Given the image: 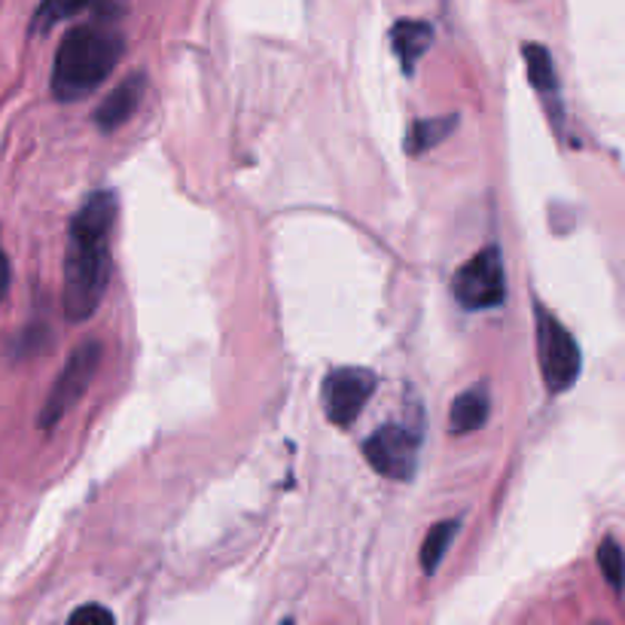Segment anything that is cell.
<instances>
[{
    "label": "cell",
    "mask_w": 625,
    "mask_h": 625,
    "mask_svg": "<svg viewBox=\"0 0 625 625\" xmlns=\"http://www.w3.org/2000/svg\"><path fill=\"white\" fill-rule=\"evenodd\" d=\"M117 192L98 189L73 214L65 250L61 311L68 320H89L110 284V236L117 226Z\"/></svg>",
    "instance_id": "6da1fadb"
},
{
    "label": "cell",
    "mask_w": 625,
    "mask_h": 625,
    "mask_svg": "<svg viewBox=\"0 0 625 625\" xmlns=\"http://www.w3.org/2000/svg\"><path fill=\"white\" fill-rule=\"evenodd\" d=\"M126 56V37L101 22L71 28L56 49L52 65V95L71 105L80 101L113 73Z\"/></svg>",
    "instance_id": "7a4b0ae2"
},
{
    "label": "cell",
    "mask_w": 625,
    "mask_h": 625,
    "mask_svg": "<svg viewBox=\"0 0 625 625\" xmlns=\"http://www.w3.org/2000/svg\"><path fill=\"white\" fill-rule=\"evenodd\" d=\"M101 357H105V348H101L98 339H86V343L73 348L68 364L61 366L59 376L52 381L47 400L40 406V415H37V427L40 430H52L65 415L73 413V406L83 400V394L92 385V378L98 376Z\"/></svg>",
    "instance_id": "3957f363"
},
{
    "label": "cell",
    "mask_w": 625,
    "mask_h": 625,
    "mask_svg": "<svg viewBox=\"0 0 625 625\" xmlns=\"http://www.w3.org/2000/svg\"><path fill=\"white\" fill-rule=\"evenodd\" d=\"M537 324V360H540L543 381L549 394H565L579 378V345L574 333L567 330L553 311L537 302L534 308Z\"/></svg>",
    "instance_id": "277c9868"
},
{
    "label": "cell",
    "mask_w": 625,
    "mask_h": 625,
    "mask_svg": "<svg viewBox=\"0 0 625 625\" xmlns=\"http://www.w3.org/2000/svg\"><path fill=\"white\" fill-rule=\"evenodd\" d=\"M452 296L467 311H488L507 302V269L500 248H483L464 262L452 278Z\"/></svg>",
    "instance_id": "5b68a950"
},
{
    "label": "cell",
    "mask_w": 625,
    "mask_h": 625,
    "mask_svg": "<svg viewBox=\"0 0 625 625\" xmlns=\"http://www.w3.org/2000/svg\"><path fill=\"white\" fill-rule=\"evenodd\" d=\"M418 452H421V427L413 421H394L373 430L364 439L366 464L394 483H409L418 470Z\"/></svg>",
    "instance_id": "8992f818"
},
{
    "label": "cell",
    "mask_w": 625,
    "mask_h": 625,
    "mask_svg": "<svg viewBox=\"0 0 625 625\" xmlns=\"http://www.w3.org/2000/svg\"><path fill=\"white\" fill-rule=\"evenodd\" d=\"M378 378L373 369L364 366H336L324 376L320 385V406L327 421L336 427H351L364 413V406L369 397L376 394Z\"/></svg>",
    "instance_id": "52a82bcc"
},
{
    "label": "cell",
    "mask_w": 625,
    "mask_h": 625,
    "mask_svg": "<svg viewBox=\"0 0 625 625\" xmlns=\"http://www.w3.org/2000/svg\"><path fill=\"white\" fill-rule=\"evenodd\" d=\"M522 59H525V73H528L537 98L543 101L546 117L555 126V131L562 135V129H565V101H562V83H558V71H555L549 49L540 47V43H525Z\"/></svg>",
    "instance_id": "ba28073f"
},
{
    "label": "cell",
    "mask_w": 625,
    "mask_h": 625,
    "mask_svg": "<svg viewBox=\"0 0 625 625\" xmlns=\"http://www.w3.org/2000/svg\"><path fill=\"white\" fill-rule=\"evenodd\" d=\"M143 95H147V73H131V77H126V80L98 105V110H95V126L101 131L122 129V126L138 113V107L143 105Z\"/></svg>",
    "instance_id": "9c48e42d"
},
{
    "label": "cell",
    "mask_w": 625,
    "mask_h": 625,
    "mask_svg": "<svg viewBox=\"0 0 625 625\" xmlns=\"http://www.w3.org/2000/svg\"><path fill=\"white\" fill-rule=\"evenodd\" d=\"M434 43V24L425 19H400L390 28V49L400 61L403 73H415V65L421 61L427 49Z\"/></svg>",
    "instance_id": "30bf717a"
},
{
    "label": "cell",
    "mask_w": 625,
    "mask_h": 625,
    "mask_svg": "<svg viewBox=\"0 0 625 625\" xmlns=\"http://www.w3.org/2000/svg\"><path fill=\"white\" fill-rule=\"evenodd\" d=\"M492 415V400H488V390L485 388H470L458 394L452 400L448 409V434L455 437H467L473 430H479Z\"/></svg>",
    "instance_id": "8fae6325"
},
{
    "label": "cell",
    "mask_w": 625,
    "mask_h": 625,
    "mask_svg": "<svg viewBox=\"0 0 625 625\" xmlns=\"http://www.w3.org/2000/svg\"><path fill=\"white\" fill-rule=\"evenodd\" d=\"M458 129V113L448 117H430V119H415L413 129L406 135V153L421 156L427 150H434L446 141L452 131Z\"/></svg>",
    "instance_id": "7c38bea8"
},
{
    "label": "cell",
    "mask_w": 625,
    "mask_h": 625,
    "mask_svg": "<svg viewBox=\"0 0 625 625\" xmlns=\"http://www.w3.org/2000/svg\"><path fill=\"white\" fill-rule=\"evenodd\" d=\"M455 534H458V519H446L434 525L430 532H427L425 543H421V571H425L427 577H434L443 565V558L448 553V543L455 540Z\"/></svg>",
    "instance_id": "4fadbf2b"
},
{
    "label": "cell",
    "mask_w": 625,
    "mask_h": 625,
    "mask_svg": "<svg viewBox=\"0 0 625 625\" xmlns=\"http://www.w3.org/2000/svg\"><path fill=\"white\" fill-rule=\"evenodd\" d=\"M83 7H89V0H43L34 12V22H31V31L34 34H43L52 24H59L61 19H68L73 12H80Z\"/></svg>",
    "instance_id": "5bb4252c"
},
{
    "label": "cell",
    "mask_w": 625,
    "mask_h": 625,
    "mask_svg": "<svg viewBox=\"0 0 625 625\" xmlns=\"http://www.w3.org/2000/svg\"><path fill=\"white\" fill-rule=\"evenodd\" d=\"M598 567L602 577L611 583V589L623 595V546L616 543V537H604L598 546Z\"/></svg>",
    "instance_id": "9a60e30c"
},
{
    "label": "cell",
    "mask_w": 625,
    "mask_h": 625,
    "mask_svg": "<svg viewBox=\"0 0 625 625\" xmlns=\"http://www.w3.org/2000/svg\"><path fill=\"white\" fill-rule=\"evenodd\" d=\"M71 623L113 625V623H117V616L110 614V611H105V607H98V604H89V607H80V611H73Z\"/></svg>",
    "instance_id": "2e32d148"
},
{
    "label": "cell",
    "mask_w": 625,
    "mask_h": 625,
    "mask_svg": "<svg viewBox=\"0 0 625 625\" xmlns=\"http://www.w3.org/2000/svg\"><path fill=\"white\" fill-rule=\"evenodd\" d=\"M10 281H12L10 260H7V250H3V245H0V302H3L7 294H10Z\"/></svg>",
    "instance_id": "e0dca14e"
}]
</instances>
